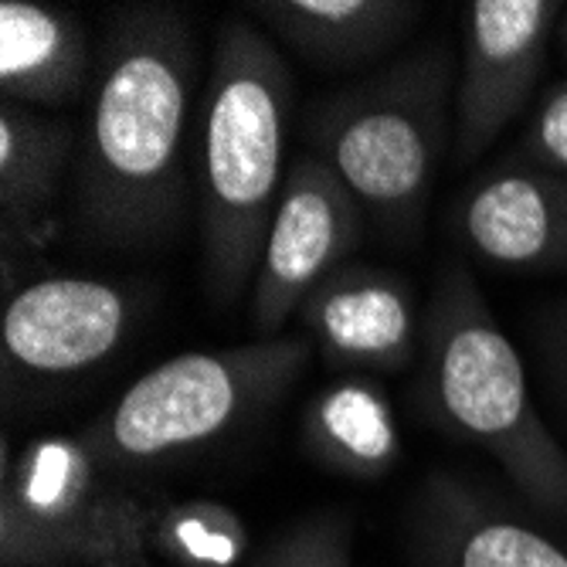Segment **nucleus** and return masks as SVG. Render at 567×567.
<instances>
[{
	"label": "nucleus",
	"instance_id": "4468645a",
	"mask_svg": "<svg viewBox=\"0 0 567 567\" xmlns=\"http://www.w3.org/2000/svg\"><path fill=\"white\" fill-rule=\"evenodd\" d=\"M320 72L378 62L425 11L411 0H251L241 4Z\"/></svg>",
	"mask_w": 567,
	"mask_h": 567
},
{
	"label": "nucleus",
	"instance_id": "9d476101",
	"mask_svg": "<svg viewBox=\"0 0 567 567\" xmlns=\"http://www.w3.org/2000/svg\"><path fill=\"white\" fill-rule=\"evenodd\" d=\"M449 231L473 262L499 272L567 269V174L503 157L452 200Z\"/></svg>",
	"mask_w": 567,
	"mask_h": 567
},
{
	"label": "nucleus",
	"instance_id": "a211bd4d",
	"mask_svg": "<svg viewBox=\"0 0 567 567\" xmlns=\"http://www.w3.org/2000/svg\"><path fill=\"white\" fill-rule=\"evenodd\" d=\"M350 517L340 509L309 513L282 530L255 567H350Z\"/></svg>",
	"mask_w": 567,
	"mask_h": 567
},
{
	"label": "nucleus",
	"instance_id": "1a4fd4ad",
	"mask_svg": "<svg viewBox=\"0 0 567 567\" xmlns=\"http://www.w3.org/2000/svg\"><path fill=\"white\" fill-rule=\"evenodd\" d=\"M560 0H473L452 95V157L473 167L517 120L544 79Z\"/></svg>",
	"mask_w": 567,
	"mask_h": 567
},
{
	"label": "nucleus",
	"instance_id": "423d86ee",
	"mask_svg": "<svg viewBox=\"0 0 567 567\" xmlns=\"http://www.w3.org/2000/svg\"><path fill=\"white\" fill-rule=\"evenodd\" d=\"M130 483L82 435L0 445V567H126Z\"/></svg>",
	"mask_w": 567,
	"mask_h": 567
},
{
	"label": "nucleus",
	"instance_id": "39448f33",
	"mask_svg": "<svg viewBox=\"0 0 567 567\" xmlns=\"http://www.w3.org/2000/svg\"><path fill=\"white\" fill-rule=\"evenodd\" d=\"M309 337H269L171 357L133 381L82 432L116 480L157 473L231 439L276 404L313 357Z\"/></svg>",
	"mask_w": 567,
	"mask_h": 567
},
{
	"label": "nucleus",
	"instance_id": "aec40b11",
	"mask_svg": "<svg viewBox=\"0 0 567 567\" xmlns=\"http://www.w3.org/2000/svg\"><path fill=\"white\" fill-rule=\"evenodd\" d=\"M530 347L554 408L567 419V299L534 309Z\"/></svg>",
	"mask_w": 567,
	"mask_h": 567
},
{
	"label": "nucleus",
	"instance_id": "ddd939ff",
	"mask_svg": "<svg viewBox=\"0 0 567 567\" xmlns=\"http://www.w3.org/2000/svg\"><path fill=\"white\" fill-rule=\"evenodd\" d=\"M82 130L41 110L0 99V238L4 269L51 238V221L72 181Z\"/></svg>",
	"mask_w": 567,
	"mask_h": 567
},
{
	"label": "nucleus",
	"instance_id": "0eeeda50",
	"mask_svg": "<svg viewBox=\"0 0 567 567\" xmlns=\"http://www.w3.org/2000/svg\"><path fill=\"white\" fill-rule=\"evenodd\" d=\"M143 292L113 279L44 276L14 289L0 317V360L8 394L18 384L82 378L130 340Z\"/></svg>",
	"mask_w": 567,
	"mask_h": 567
},
{
	"label": "nucleus",
	"instance_id": "6ab92c4d",
	"mask_svg": "<svg viewBox=\"0 0 567 567\" xmlns=\"http://www.w3.org/2000/svg\"><path fill=\"white\" fill-rule=\"evenodd\" d=\"M506 157L567 174V79L550 85Z\"/></svg>",
	"mask_w": 567,
	"mask_h": 567
},
{
	"label": "nucleus",
	"instance_id": "f3484780",
	"mask_svg": "<svg viewBox=\"0 0 567 567\" xmlns=\"http://www.w3.org/2000/svg\"><path fill=\"white\" fill-rule=\"evenodd\" d=\"M302 445L333 476L374 483L401 462V432L388 391L368 374H343L309 398Z\"/></svg>",
	"mask_w": 567,
	"mask_h": 567
},
{
	"label": "nucleus",
	"instance_id": "dca6fc26",
	"mask_svg": "<svg viewBox=\"0 0 567 567\" xmlns=\"http://www.w3.org/2000/svg\"><path fill=\"white\" fill-rule=\"evenodd\" d=\"M126 567H235L248 554V527L228 503L126 489Z\"/></svg>",
	"mask_w": 567,
	"mask_h": 567
},
{
	"label": "nucleus",
	"instance_id": "9b49d317",
	"mask_svg": "<svg viewBox=\"0 0 567 567\" xmlns=\"http://www.w3.org/2000/svg\"><path fill=\"white\" fill-rule=\"evenodd\" d=\"M306 337L343 374H398L422 353L415 289L391 269L350 262L299 309Z\"/></svg>",
	"mask_w": 567,
	"mask_h": 567
},
{
	"label": "nucleus",
	"instance_id": "7ed1b4c3",
	"mask_svg": "<svg viewBox=\"0 0 567 567\" xmlns=\"http://www.w3.org/2000/svg\"><path fill=\"white\" fill-rule=\"evenodd\" d=\"M415 404L439 432L486 452L537 513L567 524V449L544 425L524 360L462 259L439 272L425 309Z\"/></svg>",
	"mask_w": 567,
	"mask_h": 567
},
{
	"label": "nucleus",
	"instance_id": "f03ea898",
	"mask_svg": "<svg viewBox=\"0 0 567 567\" xmlns=\"http://www.w3.org/2000/svg\"><path fill=\"white\" fill-rule=\"evenodd\" d=\"M296 82L276 44L245 18L215 41L200 130L204 289L218 309L251 289L286 184Z\"/></svg>",
	"mask_w": 567,
	"mask_h": 567
},
{
	"label": "nucleus",
	"instance_id": "412c9836",
	"mask_svg": "<svg viewBox=\"0 0 567 567\" xmlns=\"http://www.w3.org/2000/svg\"><path fill=\"white\" fill-rule=\"evenodd\" d=\"M554 44H557V51H560V59H567V8H564V14H560V21H557Z\"/></svg>",
	"mask_w": 567,
	"mask_h": 567
},
{
	"label": "nucleus",
	"instance_id": "20e7f679",
	"mask_svg": "<svg viewBox=\"0 0 567 567\" xmlns=\"http://www.w3.org/2000/svg\"><path fill=\"white\" fill-rule=\"evenodd\" d=\"M452 62L425 48L309 106L302 136L394 245L422 235L449 133Z\"/></svg>",
	"mask_w": 567,
	"mask_h": 567
},
{
	"label": "nucleus",
	"instance_id": "f257e3e1",
	"mask_svg": "<svg viewBox=\"0 0 567 567\" xmlns=\"http://www.w3.org/2000/svg\"><path fill=\"white\" fill-rule=\"evenodd\" d=\"M194 72L181 8L130 4L113 14L69 181V225L85 241L136 251L177 235Z\"/></svg>",
	"mask_w": 567,
	"mask_h": 567
},
{
	"label": "nucleus",
	"instance_id": "f8f14e48",
	"mask_svg": "<svg viewBox=\"0 0 567 567\" xmlns=\"http://www.w3.org/2000/svg\"><path fill=\"white\" fill-rule=\"evenodd\" d=\"M408 527L419 567H567V547L544 527L442 470L422 480Z\"/></svg>",
	"mask_w": 567,
	"mask_h": 567
},
{
	"label": "nucleus",
	"instance_id": "2eb2a0df",
	"mask_svg": "<svg viewBox=\"0 0 567 567\" xmlns=\"http://www.w3.org/2000/svg\"><path fill=\"white\" fill-rule=\"evenodd\" d=\"M89 34L75 14L38 4L4 0L0 4V99L28 110L69 106L92 82Z\"/></svg>",
	"mask_w": 567,
	"mask_h": 567
},
{
	"label": "nucleus",
	"instance_id": "6e6552de",
	"mask_svg": "<svg viewBox=\"0 0 567 567\" xmlns=\"http://www.w3.org/2000/svg\"><path fill=\"white\" fill-rule=\"evenodd\" d=\"M368 225L364 208L330 167L309 150L299 153L289 164L251 279V327L259 340L282 337V327L302 302L350 266V255L364 245Z\"/></svg>",
	"mask_w": 567,
	"mask_h": 567
}]
</instances>
